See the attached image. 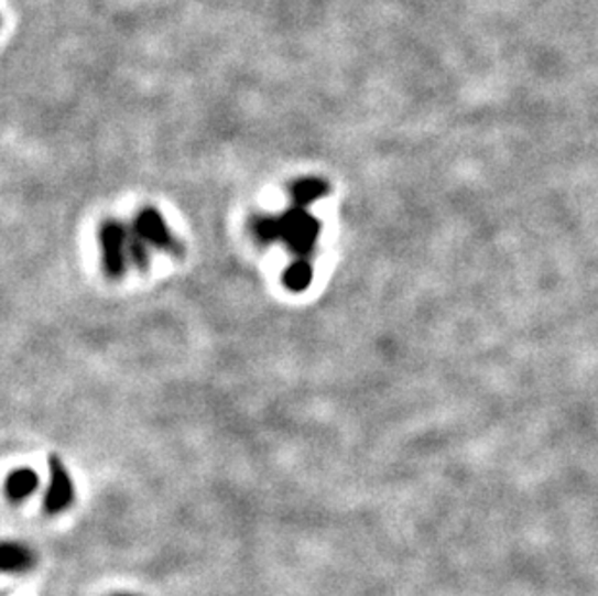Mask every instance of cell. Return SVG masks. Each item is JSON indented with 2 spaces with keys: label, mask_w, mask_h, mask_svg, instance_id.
I'll list each match as a JSON object with an SVG mask.
<instances>
[{
  "label": "cell",
  "mask_w": 598,
  "mask_h": 596,
  "mask_svg": "<svg viewBox=\"0 0 598 596\" xmlns=\"http://www.w3.org/2000/svg\"><path fill=\"white\" fill-rule=\"evenodd\" d=\"M255 229H258V237H262V239L270 240L273 237H283L301 254H308V250L318 235L319 225L316 219L304 214L303 209H295L281 219H262V221H258Z\"/></svg>",
  "instance_id": "cell-1"
},
{
  "label": "cell",
  "mask_w": 598,
  "mask_h": 596,
  "mask_svg": "<svg viewBox=\"0 0 598 596\" xmlns=\"http://www.w3.org/2000/svg\"><path fill=\"white\" fill-rule=\"evenodd\" d=\"M48 467H51V486H48L47 496H45V509L48 513H58L73 503V480L68 477L66 467L61 459L51 457Z\"/></svg>",
  "instance_id": "cell-2"
},
{
  "label": "cell",
  "mask_w": 598,
  "mask_h": 596,
  "mask_svg": "<svg viewBox=\"0 0 598 596\" xmlns=\"http://www.w3.org/2000/svg\"><path fill=\"white\" fill-rule=\"evenodd\" d=\"M137 231L138 239L150 240L153 245L167 248V250L175 248V240L171 239L165 223L153 209H145L144 214L138 217Z\"/></svg>",
  "instance_id": "cell-3"
},
{
  "label": "cell",
  "mask_w": 598,
  "mask_h": 596,
  "mask_svg": "<svg viewBox=\"0 0 598 596\" xmlns=\"http://www.w3.org/2000/svg\"><path fill=\"white\" fill-rule=\"evenodd\" d=\"M101 240H104L105 263H107V270L111 271V273H119V271L122 270L120 266H122L124 232H122L119 225L109 223V225H105Z\"/></svg>",
  "instance_id": "cell-4"
},
{
  "label": "cell",
  "mask_w": 598,
  "mask_h": 596,
  "mask_svg": "<svg viewBox=\"0 0 598 596\" xmlns=\"http://www.w3.org/2000/svg\"><path fill=\"white\" fill-rule=\"evenodd\" d=\"M0 562H2V570L4 572H22V570L30 567V564H32V552L24 549V546H20V544H10V542H7L2 546Z\"/></svg>",
  "instance_id": "cell-5"
},
{
  "label": "cell",
  "mask_w": 598,
  "mask_h": 596,
  "mask_svg": "<svg viewBox=\"0 0 598 596\" xmlns=\"http://www.w3.org/2000/svg\"><path fill=\"white\" fill-rule=\"evenodd\" d=\"M35 486H37L35 473L28 469L17 470V473H12L9 477L7 492H9L12 500H22V498L30 496L35 490Z\"/></svg>",
  "instance_id": "cell-6"
},
{
  "label": "cell",
  "mask_w": 598,
  "mask_h": 596,
  "mask_svg": "<svg viewBox=\"0 0 598 596\" xmlns=\"http://www.w3.org/2000/svg\"><path fill=\"white\" fill-rule=\"evenodd\" d=\"M324 192H326V186L319 183V181H304V183L296 184L293 196H295L298 206H306V204H311L314 199L319 198Z\"/></svg>",
  "instance_id": "cell-7"
},
{
  "label": "cell",
  "mask_w": 598,
  "mask_h": 596,
  "mask_svg": "<svg viewBox=\"0 0 598 596\" xmlns=\"http://www.w3.org/2000/svg\"><path fill=\"white\" fill-rule=\"evenodd\" d=\"M312 281L311 266L306 262L296 263L291 266V270L285 275V283L295 291H303L304 286L308 285Z\"/></svg>",
  "instance_id": "cell-8"
}]
</instances>
